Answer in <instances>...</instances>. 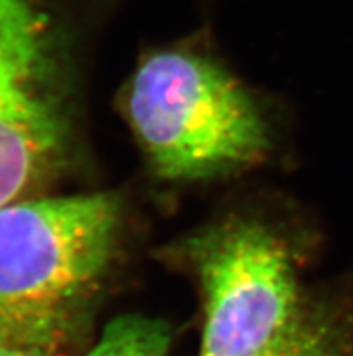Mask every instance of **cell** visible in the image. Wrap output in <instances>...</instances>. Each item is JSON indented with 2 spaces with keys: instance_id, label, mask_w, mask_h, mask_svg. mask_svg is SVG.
Listing matches in <instances>:
<instances>
[{
  "instance_id": "cell-2",
  "label": "cell",
  "mask_w": 353,
  "mask_h": 356,
  "mask_svg": "<svg viewBox=\"0 0 353 356\" xmlns=\"http://www.w3.org/2000/svg\"><path fill=\"white\" fill-rule=\"evenodd\" d=\"M128 118L148 163L170 181L211 179L267 152V125L246 89L211 60L159 51L130 83Z\"/></svg>"
},
{
  "instance_id": "cell-5",
  "label": "cell",
  "mask_w": 353,
  "mask_h": 356,
  "mask_svg": "<svg viewBox=\"0 0 353 356\" xmlns=\"http://www.w3.org/2000/svg\"><path fill=\"white\" fill-rule=\"evenodd\" d=\"M252 356H353V304L304 298L294 322Z\"/></svg>"
},
{
  "instance_id": "cell-3",
  "label": "cell",
  "mask_w": 353,
  "mask_h": 356,
  "mask_svg": "<svg viewBox=\"0 0 353 356\" xmlns=\"http://www.w3.org/2000/svg\"><path fill=\"white\" fill-rule=\"evenodd\" d=\"M204 293L198 356H252L294 322L304 302L291 252L273 230L231 221L191 241Z\"/></svg>"
},
{
  "instance_id": "cell-1",
  "label": "cell",
  "mask_w": 353,
  "mask_h": 356,
  "mask_svg": "<svg viewBox=\"0 0 353 356\" xmlns=\"http://www.w3.org/2000/svg\"><path fill=\"white\" fill-rule=\"evenodd\" d=\"M110 192L0 207V340L58 353L81 330L116 250Z\"/></svg>"
},
{
  "instance_id": "cell-4",
  "label": "cell",
  "mask_w": 353,
  "mask_h": 356,
  "mask_svg": "<svg viewBox=\"0 0 353 356\" xmlns=\"http://www.w3.org/2000/svg\"><path fill=\"white\" fill-rule=\"evenodd\" d=\"M65 147L53 0H0V207L35 197Z\"/></svg>"
},
{
  "instance_id": "cell-6",
  "label": "cell",
  "mask_w": 353,
  "mask_h": 356,
  "mask_svg": "<svg viewBox=\"0 0 353 356\" xmlns=\"http://www.w3.org/2000/svg\"><path fill=\"white\" fill-rule=\"evenodd\" d=\"M171 330L166 322L143 315H123L105 325L85 356H166Z\"/></svg>"
},
{
  "instance_id": "cell-7",
  "label": "cell",
  "mask_w": 353,
  "mask_h": 356,
  "mask_svg": "<svg viewBox=\"0 0 353 356\" xmlns=\"http://www.w3.org/2000/svg\"><path fill=\"white\" fill-rule=\"evenodd\" d=\"M0 356H56V353L44 348L20 346V343L2 342L0 340Z\"/></svg>"
}]
</instances>
